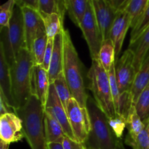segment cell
Returning <instances> with one entry per match:
<instances>
[{
  "label": "cell",
  "mask_w": 149,
  "mask_h": 149,
  "mask_svg": "<svg viewBox=\"0 0 149 149\" xmlns=\"http://www.w3.org/2000/svg\"><path fill=\"white\" fill-rule=\"evenodd\" d=\"M63 72L73 97L80 106L86 108L88 94L86 92L82 63L75 49L68 30H63Z\"/></svg>",
  "instance_id": "cell-1"
},
{
  "label": "cell",
  "mask_w": 149,
  "mask_h": 149,
  "mask_svg": "<svg viewBox=\"0 0 149 149\" xmlns=\"http://www.w3.org/2000/svg\"><path fill=\"white\" fill-rule=\"evenodd\" d=\"M23 124L25 138L31 149H47L45 132V108L40 100L31 95L26 104L15 112Z\"/></svg>",
  "instance_id": "cell-2"
},
{
  "label": "cell",
  "mask_w": 149,
  "mask_h": 149,
  "mask_svg": "<svg viewBox=\"0 0 149 149\" xmlns=\"http://www.w3.org/2000/svg\"><path fill=\"white\" fill-rule=\"evenodd\" d=\"M86 108L90 122V132L83 143L86 149H116L120 140L111 129L108 116L90 95Z\"/></svg>",
  "instance_id": "cell-3"
},
{
  "label": "cell",
  "mask_w": 149,
  "mask_h": 149,
  "mask_svg": "<svg viewBox=\"0 0 149 149\" xmlns=\"http://www.w3.org/2000/svg\"><path fill=\"white\" fill-rule=\"evenodd\" d=\"M34 66L31 53L27 48L20 49L11 71L13 94L17 107L24 106L31 96V76Z\"/></svg>",
  "instance_id": "cell-4"
},
{
  "label": "cell",
  "mask_w": 149,
  "mask_h": 149,
  "mask_svg": "<svg viewBox=\"0 0 149 149\" xmlns=\"http://www.w3.org/2000/svg\"><path fill=\"white\" fill-rule=\"evenodd\" d=\"M0 35V47L11 68L20 49L26 48L23 13L21 8L16 4L13 9L10 26L8 28L1 27Z\"/></svg>",
  "instance_id": "cell-5"
},
{
  "label": "cell",
  "mask_w": 149,
  "mask_h": 149,
  "mask_svg": "<svg viewBox=\"0 0 149 149\" xmlns=\"http://www.w3.org/2000/svg\"><path fill=\"white\" fill-rule=\"evenodd\" d=\"M87 76L90 81L89 89L93 93L97 106L108 118L113 117L116 112L108 72L103 68L99 61H93Z\"/></svg>",
  "instance_id": "cell-6"
},
{
  "label": "cell",
  "mask_w": 149,
  "mask_h": 149,
  "mask_svg": "<svg viewBox=\"0 0 149 149\" xmlns=\"http://www.w3.org/2000/svg\"><path fill=\"white\" fill-rule=\"evenodd\" d=\"M79 28L88 45L92 60L98 61L103 37L96 20L92 0H89L87 13Z\"/></svg>",
  "instance_id": "cell-7"
},
{
  "label": "cell",
  "mask_w": 149,
  "mask_h": 149,
  "mask_svg": "<svg viewBox=\"0 0 149 149\" xmlns=\"http://www.w3.org/2000/svg\"><path fill=\"white\" fill-rule=\"evenodd\" d=\"M67 114L75 139L84 143L90 130V122L87 108L80 106L75 98L72 97L67 106Z\"/></svg>",
  "instance_id": "cell-8"
},
{
  "label": "cell",
  "mask_w": 149,
  "mask_h": 149,
  "mask_svg": "<svg viewBox=\"0 0 149 149\" xmlns=\"http://www.w3.org/2000/svg\"><path fill=\"white\" fill-rule=\"evenodd\" d=\"M115 74L120 93L131 91L137 73L134 65V54L130 49L125 50L122 57L115 61Z\"/></svg>",
  "instance_id": "cell-9"
},
{
  "label": "cell",
  "mask_w": 149,
  "mask_h": 149,
  "mask_svg": "<svg viewBox=\"0 0 149 149\" xmlns=\"http://www.w3.org/2000/svg\"><path fill=\"white\" fill-rule=\"evenodd\" d=\"M45 113H48L55 118L62 126L65 135L73 141H76L69 123L67 112L57 94L53 84H51L49 86L47 100L45 106Z\"/></svg>",
  "instance_id": "cell-10"
},
{
  "label": "cell",
  "mask_w": 149,
  "mask_h": 149,
  "mask_svg": "<svg viewBox=\"0 0 149 149\" xmlns=\"http://www.w3.org/2000/svg\"><path fill=\"white\" fill-rule=\"evenodd\" d=\"M25 138L21 119L16 113H8L0 116V138L10 145Z\"/></svg>",
  "instance_id": "cell-11"
},
{
  "label": "cell",
  "mask_w": 149,
  "mask_h": 149,
  "mask_svg": "<svg viewBox=\"0 0 149 149\" xmlns=\"http://www.w3.org/2000/svg\"><path fill=\"white\" fill-rule=\"evenodd\" d=\"M92 3L103 42L110 39L111 30L117 13L109 5L106 0H92Z\"/></svg>",
  "instance_id": "cell-12"
},
{
  "label": "cell",
  "mask_w": 149,
  "mask_h": 149,
  "mask_svg": "<svg viewBox=\"0 0 149 149\" xmlns=\"http://www.w3.org/2000/svg\"><path fill=\"white\" fill-rule=\"evenodd\" d=\"M49 75L42 65H34L31 76V95H34L40 100L45 108L49 93Z\"/></svg>",
  "instance_id": "cell-13"
},
{
  "label": "cell",
  "mask_w": 149,
  "mask_h": 149,
  "mask_svg": "<svg viewBox=\"0 0 149 149\" xmlns=\"http://www.w3.org/2000/svg\"><path fill=\"white\" fill-rule=\"evenodd\" d=\"M130 17L126 11L117 13L110 33V39L115 47L116 60L119 59L127 32L130 27Z\"/></svg>",
  "instance_id": "cell-14"
},
{
  "label": "cell",
  "mask_w": 149,
  "mask_h": 149,
  "mask_svg": "<svg viewBox=\"0 0 149 149\" xmlns=\"http://www.w3.org/2000/svg\"><path fill=\"white\" fill-rule=\"evenodd\" d=\"M21 10L24 21L26 48L31 52L32 45L36 39L38 30L44 23L38 11L26 7H22Z\"/></svg>",
  "instance_id": "cell-15"
},
{
  "label": "cell",
  "mask_w": 149,
  "mask_h": 149,
  "mask_svg": "<svg viewBox=\"0 0 149 149\" xmlns=\"http://www.w3.org/2000/svg\"><path fill=\"white\" fill-rule=\"evenodd\" d=\"M0 91L3 93L6 100L16 112L18 109L13 94L10 66L6 60L4 52L0 47Z\"/></svg>",
  "instance_id": "cell-16"
},
{
  "label": "cell",
  "mask_w": 149,
  "mask_h": 149,
  "mask_svg": "<svg viewBox=\"0 0 149 149\" xmlns=\"http://www.w3.org/2000/svg\"><path fill=\"white\" fill-rule=\"evenodd\" d=\"M63 69V31L57 35L54 39V47L51 58L48 75L49 83L53 84L59 74Z\"/></svg>",
  "instance_id": "cell-17"
},
{
  "label": "cell",
  "mask_w": 149,
  "mask_h": 149,
  "mask_svg": "<svg viewBox=\"0 0 149 149\" xmlns=\"http://www.w3.org/2000/svg\"><path fill=\"white\" fill-rule=\"evenodd\" d=\"M44 122L47 143L62 144L66 135L61 124L47 113H45Z\"/></svg>",
  "instance_id": "cell-18"
},
{
  "label": "cell",
  "mask_w": 149,
  "mask_h": 149,
  "mask_svg": "<svg viewBox=\"0 0 149 149\" xmlns=\"http://www.w3.org/2000/svg\"><path fill=\"white\" fill-rule=\"evenodd\" d=\"M129 49L134 54V65L135 71L138 73L149 52V27L136 42L130 45Z\"/></svg>",
  "instance_id": "cell-19"
},
{
  "label": "cell",
  "mask_w": 149,
  "mask_h": 149,
  "mask_svg": "<svg viewBox=\"0 0 149 149\" xmlns=\"http://www.w3.org/2000/svg\"><path fill=\"white\" fill-rule=\"evenodd\" d=\"M149 84V52L147 54L145 60L141 65V68L137 73L135 77V81L133 86L131 90V94L133 100V104L138 101L140 95L141 94L143 90Z\"/></svg>",
  "instance_id": "cell-20"
},
{
  "label": "cell",
  "mask_w": 149,
  "mask_h": 149,
  "mask_svg": "<svg viewBox=\"0 0 149 149\" xmlns=\"http://www.w3.org/2000/svg\"><path fill=\"white\" fill-rule=\"evenodd\" d=\"M48 43V37L45 31V26H41L38 30L36 39L32 45L31 53L33 58L34 65H42L44 61L45 51Z\"/></svg>",
  "instance_id": "cell-21"
},
{
  "label": "cell",
  "mask_w": 149,
  "mask_h": 149,
  "mask_svg": "<svg viewBox=\"0 0 149 149\" xmlns=\"http://www.w3.org/2000/svg\"><path fill=\"white\" fill-rule=\"evenodd\" d=\"M66 11L73 23L80 27L87 13L89 0H65Z\"/></svg>",
  "instance_id": "cell-22"
},
{
  "label": "cell",
  "mask_w": 149,
  "mask_h": 149,
  "mask_svg": "<svg viewBox=\"0 0 149 149\" xmlns=\"http://www.w3.org/2000/svg\"><path fill=\"white\" fill-rule=\"evenodd\" d=\"M144 127L145 123L141 119L133 105L127 118V128L128 130V133L125 137V141H135Z\"/></svg>",
  "instance_id": "cell-23"
},
{
  "label": "cell",
  "mask_w": 149,
  "mask_h": 149,
  "mask_svg": "<svg viewBox=\"0 0 149 149\" xmlns=\"http://www.w3.org/2000/svg\"><path fill=\"white\" fill-rule=\"evenodd\" d=\"M65 11V0H39L38 12L45 15L57 14L63 23Z\"/></svg>",
  "instance_id": "cell-24"
},
{
  "label": "cell",
  "mask_w": 149,
  "mask_h": 149,
  "mask_svg": "<svg viewBox=\"0 0 149 149\" xmlns=\"http://www.w3.org/2000/svg\"><path fill=\"white\" fill-rule=\"evenodd\" d=\"M99 62L106 71L109 72L116 61L115 47L111 39L103 41L99 53Z\"/></svg>",
  "instance_id": "cell-25"
},
{
  "label": "cell",
  "mask_w": 149,
  "mask_h": 149,
  "mask_svg": "<svg viewBox=\"0 0 149 149\" xmlns=\"http://www.w3.org/2000/svg\"><path fill=\"white\" fill-rule=\"evenodd\" d=\"M39 13L43 20L48 39H54L57 35L63 31L64 29L63 23L57 14L45 15Z\"/></svg>",
  "instance_id": "cell-26"
},
{
  "label": "cell",
  "mask_w": 149,
  "mask_h": 149,
  "mask_svg": "<svg viewBox=\"0 0 149 149\" xmlns=\"http://www.w3.org/2000/svg\"><path fill=\"white\" fill-rule=\"evenodd\" d=\"M149 0H130L125 11L130 15V27L133 29L143 15Z\"/></svg>",
  "instance_id": "cell-27"
},
{
  "label": "cell",
  "mask_w": 149,
  "mask_h": 149,
  "mask_svg": "<svg viewBox=\"0 0 149 149\" xmlns=\"http://www.w3.org/2000/svg\"><path fill=\"white\" fill-rule=\"evenodd\" d=\"M53 84L64 109H65V111H67V106L70 100L73 97V95L68 85V83L65 80L63 72L59 74L58 78L54 81Z\"/></svg>",
  "instance_id": "cell-28"
},
{
  "label": "cell",
  "mask_w": 149,
  "mask_h": 149,
  "mask_svg": "<svg viewBox=\"0 0 149 149\" xmlns=\"http://www.w3.org/2000/svg\"><path fill=\"white\" fill-rule=\"evenodd\" d=\"M133 100L131 91H126L121 93L119 101L116 104L115 109L117 114L120 115L125 119L127 118L131 108L133 106Z\"/></svg>",
  "instance_id": "cell-29"
},
{
  "label": "cell",
  "mask_w": 149,
  "mask_h": 149,
  "mask_svg": "<svg viewBox=\"0 0 149 149\" xmlns=\"http://www.w3.org/2000/svg\"><path fill=\"white\" fill-rule=\"evenodd\" d=\"M135 107L143 122L149 119V84L140 95Z\"/></svg>",
  "instance_id": "cell-30"
},
{
  "label": "cell",
  "mask_w": 149,
  "mask_h": 149,
  "mask_svg": "<svg viewBox=\"0 0 149 149\" xmlns=\"http://www.w3.org/2000/svg\"><path fill=\"white\" fill-rule=\"evenodd\" d=\"M149 27V1L147 5L146 9L145 10L143 15L141 17V20L138 23L136 26L132 30L130 35V45H132L134 42H136L140 36L146 31Z\"/></svg>",
  "instance_id": "cell-31"
},
{
  "label": "cell",
  "mask_w": 149,
  "mask_h": 149,
  "mask_svg": "<svg viewBox=\"0 0 149 149\" xmlns=\"http://www.w3.org/2000/svg\"><path fill=\"white\" fill-rule=\"evenodd\" d=\"M145 127L135 141H125L132 149H149V125L148 120L144 121Z\"/></svg>",
  "instance_id": "cell-32"
},
{
  "label": "cell",
  "mask_w": 149,
  "mask_h": 149,
  "mask_svg": "<svg viewBox=\"0 0 149 149\" xmlns=\"http://www.w3.org/2000/svg\"><path fill=\"white\" fill-rule=\"evenodd\" d=\"M109 124L115 136L118 139L122 140L124 131L127 127L126 119L116 113L113 117L109 118Z\"/></svg>",
  "instance_id": "cell-33"
},
{
  "label": "cell",
  "mask_w": 149,
  "mask_h": 149,
  "mask_svg": "<svg viewBox=\"0 0 149 149\" xmlns=\"http://www.w3.org/2000/svg\"><path fill=\"white\" fill-rule=\"evenodd\" d=\"M109 77V82H110V87L111 90L112 97H113V103H114V106L116 107V104H117L118 101H119V96H120V90H119V85H118L117 80H116V74H115V63L112 65L110 71L108 72ZM116 110V109H115Z\"/></svg>",
  "instance_id": "cell-34"
},
{
  "label": "cell",
  "mask_w": 149,
  "mask_h": 149,
  "mask_svg": "<svg viewBox=\"0 0 149 149\" xmlns=\"http://www.w3.org/2000/svg\"><path fill=\"white\" fill-rule=\"evenodd\" d=\"M54 47V39H48L47 46L46 51H45V57H44V61L42 66L43 67L44 69L46 70L47 71H49V65H50L51 58L52 55V51H53Z\"/></svg>",
  "instance_id": "cell-35"
},
{
  "label": "cell",
  "mask_w": 149,
  "mask_h": 149,
  "mask_svg": "<svg viewBox=\"0 0 149 149\" xmlns=\"http://www.w3.org/2000/svg\"><path fill=\"white\" fill-rule=\"evenodd\" d=\"M106 1L116 13H119L126 10L130 0H106Z\"/></svg>",
  "instance_id": "cell-36"
},
{
  "label": "cell",
  "mask_w": 149,
  "mask_h": 149,
  "mask_svg": "<svg viewBox=\"0 0 149 149\" xmlns=\"http://www.w3.org/2000/svg\"><path fill=\"white\" fill-rule=\"evenodd\" d=\"M8 113H15V112L14 109L7 103L3 93L0 91V116Z\"/></svg>",
  "instance_id": "cell-37"
},
{
  "label": "cell",
  "mask_w": 149,
  "mask_h": 149,
  "mask_svg": "<svg viewBox=\"0 0 149 149\" xmlns=\"http://www.w3.org/2000/svg\"><path fill=\"white\" fill-rule=\"evenodd\" d=\"M62 145L63 149H86L84 144L76 141H73L68 136L65 137Z\"/></svg>",
  "instance_id": "cell-38"
},
{
  "label": "cell",
  "mask_w": 149,
  "mask_h": 149,
  "mask_svg": "<svg viewBox=\"0 0 149 149\" xmlns=\"http://www.w3.org/2000/svg\"><path fill=\"white\" fill-rule=\"evenodd\" d=\"M13 10H0V26L8 28L13 16Z\"/></svg>",
  "instance_id": "cell-39"
},
{
  "label": "cell",
  "mask_w": 149,
  "mask_h": 149,
  "mask_svg": "<svg viewBox=\"0 0 149 149\" xmlns=\"http://www.w3.org/2000/svg\"><path fill=\"white\" fill-rule=\"evenodd\" d=\"M39 0H17L15 1V4L20 8L26 7L39 11Z\"/></svg>",
  "instance_id": "cell-40"
},
{
  "label": "cell",
  "mask_w": 149,
  "mask_h": 149,
  "mask_svg": "<svg viewBox=\"0 0 149 149\" xmlns=\"http://www.w3.org/2000/svg\"><path fill=\"white\" fill-rule=\"evenodd\" d=\"M15 5V0H10L0 6V10H13Z\"/></svg>",
  "instance_id": "cell-41"
},
{
  "label": "cell",
  "mask_w": 149,
  "mask_h": 149,
  "mask_svg": "<svg viewBox=\"0 0 149 149\" xmlns=\"http://www.w3.org/2000/svg\"><path fill=\"white\" fill-rule=\"evenodd\" d=\"M47 149H63V147L61 143H48Z\"/></svg>",
  "instance_id": "cell-42"
},
{
  "label": "cell",
  "mask_w": 149,
  "mask_h": 149,
  "mask_svg": "<svg viewBox=\"0 0 149 149\" xmlns=\"http://www.w3.org/2000/svg\"><path fill=\"white\" fill-rule=\"evenodd\" d=\"M9 146H10L9 144L1 141V143H0V149H9Z\"/></svg>",
  "instance_id": "cell-43"
},
{
  "label": "cell",
  "mask_w": 149,
  "mask_h": 149,
  "mask_svg": "<svg viewBox=\"0 0 149 149\" xmlns=\"http://www.w3.org/2000/svg\"><path fill=\"white\" fill-rule=\"evenodd\" d=\"M116 149H126L125 148V146H124V144H123V142H122V140H120L119 142V143H118V146H117V148Z\"/></svg>",
  "instance_id": "cell-44"
},
{
  "label": "cell",
  "mask_w": 149,
  "mask_h": 149,
  "mask_svg": "<svg viewBox=\"0 0 149 149\" xmlns=\"http://www.w3.org/2000/svg\"><path fill=\"white\" fill-rule=\"evenodd\" d=\"M147 120H148V125H149V119H147Z\"/></svg>",
  "instance_id": "cell-45"
}]
</instances>
